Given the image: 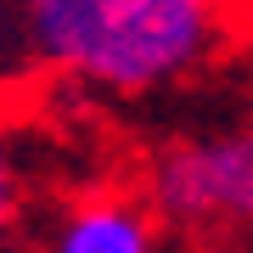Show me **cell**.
<instances>
[{
	"mask_svg": "<svg viewBox=\"0 0 253 253\" xmlns=\"http://www.w3.org/2000/svg\"><path fill=\"white\" fill-rule=\"evenodd\" d=\"M28 45L118 96L174 84L208 56L219 0H23Z\"/></svg>",
	"mask_w": 253,
	"mask_h": 253,
	"instance_id": "1",
	"label": "cell"
},
{
	"mask_svg": "<svg viewBox=\"0 0 253 253\" xmlns=\"http://www.w3.org/2000/svg\"><path fill=\"white\" fill-rule=\"evenodd\" d=\"M152 203L169 219H253V129L169 146L152 169Z\"/></svg>",
	"mask_w": 253,
	"mask_h": 253,
	"instance_id": "2",
	"label": "cell"
},
{
	"mask_svg": "<svg viewBox=\"0 0 253 253\" xmlns=\"http://www.w3.org/2000/svg\"><path fill=\"white\" fill-rule=\"evenodd\" d=\"M51 253H158V236L146 208L124 197H96V203H79L56 225Z\"/></svg>",
	"mask_w": 253,
	"mask_h": 253,
	"instance_id": "3",
	"label": "cell"
},
{
	"mask_svg": "<svg viewBox=\"0 0 253 253\" xmlns=\"http://www.w3.org/2000/svg\"><path fill=\"white\" fill-rule=\"evenodd\" d=\"M11 219H17V180H11V163L0 158V242H6Z\"/></svg>",
	"mask_w": 253,
	"mask_h": 253,
	"instance_id": "4",
	"label": "cell"
}]
</instances>
